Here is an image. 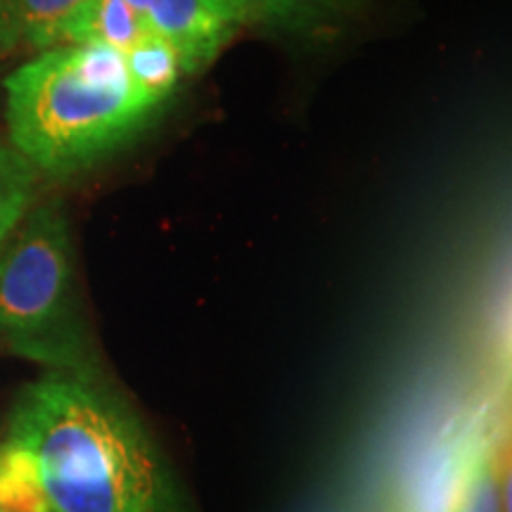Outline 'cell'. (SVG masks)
<instances>
[{"label":"cell","mask_w":512,"mask_h":512,"mask_svg":"<svg viewBox=\"0 0 512 512\" xmlns=\"http://www.w3.org/2000/svg\"><path fill=\"white\" fill-rule=\"evenodd\" d=\"M150 36L162 38L181 55L188 76L202 74L242 24L223 0H126Z\"/></svg>","instance_id":"obj_4"},{"label":"cell","mask_w":512,"mask_h":512,"mask_svg":"<svg viewBox=\"0 0 512 512\" xmlns=\"http://www.w3.org/2000/svg\"><path fill=\"white\" fill-rule=\"evenodd\" d=\"M508 472V467H505ZM503 456L496 448L479 453L467 472L456 512H510L503 496Z\"/></svg>","instance_id":"obj_10"},{"label":"cell","mask_w":512,"mask_h":512,"mask_svg":"<svg viewBox=\"0 0 512 512\" xmlns=\"http://www.w3.org/2000/svg\"><path fill=\"white\" fill-rule=\"evenodd\" d=\"M5 439L34 460L50 512H192L176 467L107 370H46L19 392Z\"/></svg>","instance_id":"obj_1"},{"label":"cell","mask_w":512,"mask_h":512,"mask_svg":"<svg viewBox=\"0 0 512 512\" xmlns=\"http://www.w3.org/2000/svg\"><path fill=\"white\" fill-rule=\"evenodd\" d=\"M0 512H50L34 460L5 437L0 441Z\"/></svg>","instance_id":"obj_9"},{"label":"cell","mask_w":512,"mask_h":512,"mask_svg":"<svg viewBox=\"0 0 512 512\" xmlns=\"http://www.w3.org/2000/svg\"><path fill=\"white\" fill-rule=\"evenodd\" d=\"M15 48L12 41V0H0V50Z\"/></svg>","instance_id":"obj_12"},{"label":"cell","mask_w":512,"mask_h":512,"mask_svg":"<svg viewBox=\"0 0 512 512\" xmlns=\"http://www.w3.org/2000/svg\"><path fill=\"white\" fill-rule=\"evenodd\" d=\"M242 29H259L290 41L332 43L361 19L370 0H223Z\"/></svg>","instance_id":"obj_5"},{"label":"cell","mask_w":512,"mask_h":512,"mask_svg":"<svg viewBox=\"0 0 512 512\" xmlns=\"http://www.w3.org/2000/svg\"><path fill=\"white\" fill-rule=\"evenodd\" d=\"M162 110L136 91L124 53L100 43L41 50L5 79L10 143L41 178L93 169Z\"/></svg>","instance_id":"obj_2"},{"label":"cell","mask_w":512,"mask_h":512,"mask_svg":"<svg viewBox=\"0 0 512 512\" xmlns=\"http://www.w3.org/2000/svg\"><path fill=\"white\" fill-rule=\"evenodd\" d=\"M41 174L15 145L0 143V247L38 197Z\"/></svg>","instance_id":"obj_8"},{"label":"cell","mask_w":512,"mask_h":512,"mask_svg":"<svg viewBox=\"0 0 512 512\" xmlns=\"http://www.w3.org/2000/svg\"><path fill=\"white\" fill-rule=\"evenodd\" d=\"M0 344L46 370H105L83 309L72 226L55 197H38L0 247Z\"/></svg>","instance_id":"obj_3"},{"label":"cell","mask_w":512,"mask_h":512,"mask_svg":"<svg viewBox=\"0 0 512 512\" xmlns=\"http://www.w3.org/2000/svg\"><path fill=\"white\" fill-rule=\"evenodd\" d=\"M143 36H147L143 22L126 0H81L57 24L48 48L100 43L126 53Z\"/></svg>","instance_id":"obj_6"},{"label":"cell","mask_w":512,"mask_h":512,"mask_svg":"<svg viewBox=\"0 0 512 512\" xmlns=\"http://www.w3.org/2000/svg\"><path fill=\"white\" fill-rule=\"evenodd\" d=\"M81 0H12V41L27 43L36 50H48L57 24Z\"/></svg>","instance_id":"obj_11"},{"label":"cell","mask_w":512,"mask_h":512,"mask_svg":"<svg viewBox=\"0 0 512 512\" xmlns=\"http://www.w3.org/2000/svg\"><path fill=\"white\" fill-rule=\"evenodd\" d=\"M128 76L140 95L159 107H166L188 79L181 55L169 43L155 36H143L133 48L124 53Z\"/></svg>","instance_id":"obj_7"}]
</instances>
